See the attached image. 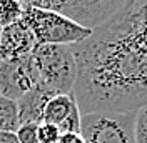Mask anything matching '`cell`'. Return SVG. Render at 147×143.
I'll use <instances>...</instances> for the list:
<instances>
[{
	"label": "cell",
	"instance_id": "cell-10",
	"mask_svg": "<svg viewBox=\"0 0 147 143\" xmlns=\"http://www.w3.org/2000/svg\"><path fill=\"white\" fill-rule=\"evenodd\" d=\"M20 126L17 102L0 95V132H17Z\"/></svg>",
	"mask_w": 147,
	"mask_h": 143
},
{
	"label": "cell",
	"instance_id": "cell-13",
	"mask_svg": "<svg viewBox=\"0 0 147 143\" xmlns=\"http://www.w3.org/2000/svg\"><path fill=\"white\" fill-rule=\"evenodd\" d=\"M80 116H82V113H80L79 107L74 108L72 113L59 125L60 133H80Z\"/></svg>",
	"mask_w": 147,
	"mask_h": 143
},
{
	"label": "cell",
	"instance_id": "cell-1",
	"mask_svg": "<svg viewBox=\"0 0 147 143\" xmlns=\"http://www.w3.org/2000/svg\"><path fill=\"white\" fill-rule=\"evenodd\" d=\"M80 113H127L147 107V0H125L80 43L70 45Z\"/></svg>",
	"mask_w": 147,
	"mask_h": 143
},
{
	"label": "cell",
	"instance_id": "cell-2",
	"mask_svg": "<svg viewBox=\"0 0 147 143\" xmlns=\"http://www.w3.org/2000/svg\"><path fill=\"white\" fill-rule=\"evenodd\" d=\"M32 58L38 72V85L52 93H72L77 78V63L67 45H37Z\"/></svg>",
	"mask_w": 147,
	"mask_h": 143
},
{
	"label": "cell",
	"instance_id": "cell-3",
	"mask_svg": "<svg viewBox=\"0 0 147 143\" xmlns=\"http://www.w3.org/2000/svg\"><path fill=\"white\" fill-rule=\"evenodd\" d=\"M22 20L35 37L37 45H75L92 35V30L80 27L70 18L52 10L24 5Z\"/></svg>",
	"mask_w": 147,
	"mask_h": 143
},
{
	"label": "cell",
	"instance_id": "cell-9",
	"mask_svg": "<svg viewBox=\"0 0 147 143\" xmlns=\"http://www.w3.org/2000/svg\"><path fill=\"white\" fill-rule=\"evenodd\" d=\"M77 107L79 105L75 102L74 93H59V95H54L52 98L47 102L45 108H44L42 122L59 126L67 116L72 113L74 108H77Z\"/></svg>",
	"mask_w": 147,
	"mask_h": 143
},
{
	"label": "cell",
	"instance_id": "cell-11",
	"mask_svg": "<svg viewBox=\"0 0 147 143\" xmlns=\"http://www.w3.org/2000/svg\"><path fill=\"white\" fill-rule=\"evenodd\" d=\"M24 5L17 0H0V25L7 27L22 18Z\"/></svg>",
	"mask_w": 147,
	"mask_h": 143
},
{
	"label": "cell",
	"instance_id": "cell-6",
	"mask_svg": "<svg viewBox=\"0 0 147 143\" xmlns=\"http://www.w3.org/2000/svg\"><path fill=\"white\" fill-rule=\"evenodd\" d=\"M38 85V72L32 55L0 60V95L17 102Z\"/></svg>",
	"mask_w": 147,
	"mask_h": 143
},
{
	"label": "cell",
	"instance_id": "cell-17",
	"mask_svg": "<svg viewBox=\"0 0 147 143\" xmlns=\"http://www.w3.org/2000/svg\"><path fill=\"white\" fill-rule=\"evenodd\" d=\"M0 143H20L15 132H0Z\"/></svg>",
	"mask_w": 147,
	"mask_h": 143
},
{
	"label": "cell",
	"instance_id": "cell-7",
	"mask_svg": "<svg viewBox=\"0 0 147 143\" xmlns=\"http://www.w3.org/2000/svg\"><path fill=\"white\" fill-rule=\"evenodd\" d=\"M37 42L32 30L20 18L15 23L2 28L0 33V60H13L32 55Z\"/></svg>",
	"mask_w": 147,
	"mask_h": 143
},
{
	"label": "cell",
	"instance_id": "cell-4",
	"mask_svg": "<svg viewBox=\"0 0 147 143\" xmlns=\"http://www.w3.org/2000/svg\"><path fill=\"white\" fill-rule=\"evenodd\" d=\"M124 2L125 0H25L24 5L62 13L80 27L94 30L105 23Z\"/></svg>",
	"mask_w": 147,
	"mask_h": 143
},
{
	"label": "cell",
	"instance_id": "cell-8",
	"mask_svg": "<svg viewBox=\"0 0 147 143\" xmlns=\"http://www.w3.org/2000/svg\"><path fill=\"white\" fill-rule=\"evenodd\" d=\"M50 90H47L42 85H37L28 93H25L22 98L17 100V110H18V120L22 123H34L38 125L42 123V115L47 102L54 97Z\"/></svg>",
	"mask_w": 147,
	"mask_h": 143
},
{
	"label": "cell",
	"instance_id": "cell-18",
	"mask_svg": "<svg viewBox=\"0 0 147 143\" xmlns=\"http://www.w3.org/2000/svg\"><path fill=\"white\" fill-rule=\"evenodd\" d=\"M18 3H22V5H24V3H25V0H17Z\"/></svg>",
	"mask_w": 147,
	"mask_h": 143
},
{
	"label": "cell",
	"instance_id": "cell-5",
	"mask_svg": "<svg viewBox=\"0 0 147 143\" xmlns=\"http://www.w3.org/2000/svg\"><path fill=\"white\" fill-rule=\"evenodd\" d=\"M137 112H94L80 116V135L85 143H136Z\"/></svg>",
	"mask_w": 147,
	"mask_h": 143
},
{
	"label": "cell",
	"instance_id": "cell-14",
	"mask_svg": "<svg viewBox=\"0 0 147 143\" xmlns=\"http://www.w3.org/2000/svg\"><path fill=\"white\" fill-rule=\"evenodd\" d=\"M134 132H136V143H147V107L137 110Z\"/></svg>",
	"mask_w": 147,
	"mask_h": 143
},
{
	"label": "cell",
	"instance_id": "cell-16",
	"mask_svg": "<svg viewBox=\"0 0 147 143\" xmlns=\"http://www.w3.org/2000/svg\"><path fill=\"white\" fill-rule=\"evenodd\" d=\"M57 143H85L80 133H62Z\"/></svg>",
	"mask_w": 147,
	"mask_h": 143
},
{
	"label": "cell",
	"instance_id": "cell-15",
	"mask_svg": "<svg viewBox=\"0 0 147 143\" xmlns=\"http://www.w3.org/2000/svg\"><path fill=\"white\" fill-rule=\"evenodd\" d=\"M37 126L38 125H34V123H22L17 128V132H15L18 142L20 143H38Z\"/></svg>",
	"mask_w": 147,
	"mask_h": 143
},
{
	"label": "cell",
	"instance_id": "cell-12",
	"mask_svg": "<svg viewBox=\"0 0 147 143\" xmlns=\"http://www.w3.org/2000/svg\"><path fill=\"white\" fill-rule=\"evenodd\" d=\"M60 130L57 125H52V123H38L37 126V138H38V143H57L59 138H60Z\"/></svg>",
	"mask_w": 147,
	"mask_h": 143
},
{
	"label": "cell",
	"instance_id": "cell-19",
	"mask_svg": "<svg viewBox=\"0 0 147 143\" xmlns=\"http://www.w3.org/2000/svg\"><path fill=\"white\" fill-rule=\"evenodd\" d=\"M2 28H3V27H2V25H0V33H2Z\"/></svg>",
	"mask_w": 147,
	"mask_h": 143
}]
</instances>
